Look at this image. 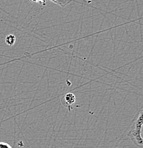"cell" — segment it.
Segmentation results:
<instances>
[{
	"label": "cell",
	"mask_w": 143,
	"mask_h": 148,
	"mask_svg": "<svg viewBox=\"0 0 143 148\" xmlns=\"http://www.w3.org/2000/svg\"><path fill=\"white\" fill-rule=\"evenodd\" d=\"M0 148H12L10 145H9L7 143H2L0 142Z\"/></svg>",
	"instance_id": "8992f818"
},
{
	"label": "cell",
	"mask_w": 143,
	"mask_h": 148,
	"mask_svg": "<svg viewBox=\"0 0 143 148\" xmlns=\"http://www.w3.org/2000/svg\"><path fill=\"white\" fill-rule=\"evenodd\" d=\"M16 41V36L14 34H9L6 36L5 42L8 46H12L15 44Z\"/></svg>",
	"instance_id": "277c9868"
},
{
	"label": "cell",
	"mask_w": 143,
	"mask_h": 148,
	"mask_svg": "<svg viewBox=\"0 0 143 148\" xmlns=\"http://www.w3.org/2000/svg\"><path fill=\"white\" fill-rule=\"evenodd\" d=\"M76 95L72 92H68L61 98V104L64 107L70 109L73 108V106L76 103Z\"/></svg>",
	"instance_id": "7a4b0ae2"
},
{
	"label": "cell",
	"mask_w": 143,
	"mask_h": 148,
	"mask_svg": "<svg viewBox=\"0 0 143 148\" xmlns=\"http://www.w3.org/2000/svg\"><path fill=\"white\" fill-rule=\"evenodd\" d=\"M51 2L54 3V4H57L61 7H65L68 4H70L72 1V0H49Z\"/></svg>",
	"instance_id": "3957f363"
},
{
	"label": "cell",
	"mask_w": 143,
	"mask_h": 148,
	"mask_svg": "<svg viewBox=\"0 0 143 148\" xmlns=\"http://www.w3.org/2000/svg\"><path fill=\"white\" fill-rule=\"evenodd\" d=\"M143 127V109L140 111L137 119L134 123L132 129L128 133L129 138L131 139L136 145H143V138H142V129Z\"/></svg>",
	"instance_id": "6da1fadb"
},
{
	"label": "cell",
	"mask_w": 143,
	"mask_h": 148,
	"mask_svg": "<svg viewBox=\"0 0 143 148\" xmlns=\"http://www.w3.org/2000/svg\"><path fill=\"white\" fill-rule=\"evenodd\" d=\"M30 1L33 3H37V4H41L42 5L45 6L46 5V3L48 0H29Z\"/></svg>",
	"instance_id": "5b68a950"
}]
</instances>
